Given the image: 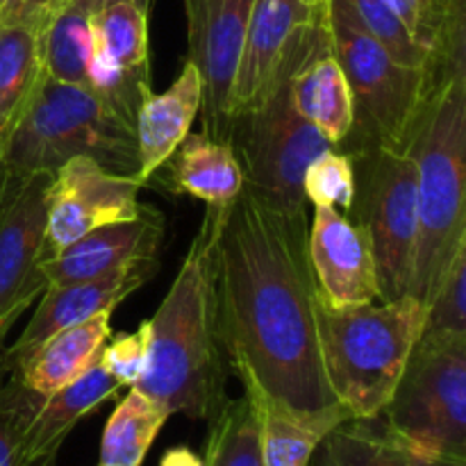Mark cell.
I'll return each mask as SVG.
<instances>
[{"instance_id": "ab89813d", "label": "cell", "mask_w": 466, "mask_h": 466, "mask_svg": "<svg viewBox=\"0 0 466 466\" xmlns=\"http://www.w3.org/2000/svg\"><path fill=\"white\" fill-rule=\"evenodd\" d=\"M0 155H3V132H0Z\"/></svg>"}, {"instance_id": "e0dca14e", "label": "cell", "mask_w": 466, "mask_h": 466, "mask_svg": "<svg viewBox=\"0 0 466 466\" xmlns=\"http://www.w3.org/2000/svg\"><path fill=\"white\" fill-rule=\"evenodd\" d=\"M296 109L317 127L330 148L339 150L353 132L355 107L349 80L332 50L328 14L314 30L303 59L291 73Z\"/></svg>"}, {"instance_id": "9a60e30c", "label": "cell", "mask_w": 466, "mask_h": 466, "mask_svg": "<svg viewBox=\"0 0 466 466\" xmlns=\"http://www.w3.org/2000/svg\"><path fill=\"white\" fill-rule=\"evenodd\" d=\"M308 255L321 305L344 309L382 300L367 235L337 208H314Z\"/></svg>"}, {"instance_id": "4316f807", "label": "cell", "mask_w": 466, "mask_h": 466, "mask_svg": "<svg viewBox=\"0 0 466 466\" xmlns=\"http://www.w3.org/2000/svg\"><path fill=\"white\" fill-rule=\"evenodd\" d=\"M171 414L153 399L130 387L116 405L100 440V462L112 466H141Z\"/></svg>"}, {"instance_id": "ba28073f", "label": "cell", "mask_w": 466, "mask_h": 466, "mask_svg": "<svg viewBox=\"0 0 466 466\" xmlns=\"http://www.w3.org/2000/svg\"><path fill=\"white\" fill-rule=\"evenodd\" d=\"M291 73L262 103L232 118L228 141L239 159L244 189L250 196L287 217H308L305 168L330 144L296 109Z\"/></svg>"}, {"instance_id": "2e32d148", "label": "cell", "mask_w": 466, "mask_h": 466, "mask_svg": "<svg viewBox=\"0 0 466 466\" xmlns=\"http://www.w3.org/2000/svg\"><path fill=\"white\" fill-rule=\"evenodd\" d=\"M164 237L162 214L144 205L139 217L127 221L105 223L68 244L53 258L39 262L46 285H68L89 280L109 271L155 259Z\"/></svg>"}, {"instance_id": "3957f363", "label": "cell", "mask_w": 466, "mask_h": 466, "mask_svg": "<svg viewBox=\"0 0 466 466\" xmlns=\"http://www.w3.org/2000/svg\"><path fill=\"white\" fill-rule=\"evenodd\" d=\"M405 153L417 167V246L408 296L426 308L466 246V62L435 64V85Z\"/></svg>"}, {"instance_id": "8fae6325", "label": "cell", "mask_w": 466, "mask_h": 466, "mask_svg": "<svg viewBox=\"0 0 466 466\" xmlns=\"http://www.w3.org/2000/svg\"><path fill=\"white\" fill-rule=\"evenodd\" d=\"M144 182L105 168L91 157H71L57 168L50 185L44 259L53 258L86 232L105 223L139 217L137 194Z\"/></svg>"}, {"instance_id": "60d3db41", "label": "cell", "mask_w": 466, "mask_h": 466, "mask_svg": "<svg viewBox=\"0 0 466 466\" xmlns=\"http://www.w3.org/2000/svg\"><path fill=\"white\" fill-rule=\"evenodd\" d=\"M100 466H112V464H103V462H100Z\"/></svg>"}, {"instance_id": "44dd1931", "label": "cell", "mask_w": 466, "mask_h": 466, "mask_svg": "<svg viewBox=\"0 0 466 466\" xmlns=\"http://www.w3.org/2000/svg\"><path fill=\"white\" fill-rule=\"evenodd\" d=\"M109 319L112 314H98L89 321L57 332L30 358L23 360L12 373L21 378L27 390L48 399L55 391L76 382L98 362L105 344L112 337Z\"/></svg>"}, {"instance_id": "4dcf8cb0", "label": "cell", "mask_w": 466, "mask_h": 466, "mask_svg": "<svg viewBox=\"0 0 466 466\" xmlns=\"http://www.w3.org/2000/svg\"><path fill=\"white\" fill-rule=\"evenodd\" d=\"M419 337L466 339V246L455 253L449 271L426 305Z\"/></svg>"}, {"instance_id": "5bb4252c", "label": "cell", "mask_w": 466, "mask_h": 466, "mask_svg": "<svg viewBox=\"0 0 466 466\" xmlns=\"http://www.w3.org/2000/svg\"><path fill=\"white\" fill-rule=\"evenodd\" d=\"M155 271H157V258L141 259L89 280L46 287L30 323L21 332L16 344L0 353V376L12 373L23 360L30 358L57 332L89 321L98 314H112L127 296L141 289L155 276Z\"/></svg>"}, {"instance_id": "603a6c76", "label": "cell", "mask_w": 466, "mask_h": 466, "mask_svg": "<svg viewBox=\"0 0 466 466\" xmlns=\"http://www.w3.org/2000/svg\"><path fill=\"white\" fill-rule=\"evenodd\" d=\"M314 466H466L428 458L385 431L378 419H350L337 426L321 446Z\"/></svg>"}, {"instance_id": "74e56055", "label": "cell", "mask_w": 466, "mask_h": 466, "mask_svg": "<svg viewBox=\"0 0 466 466\" xmlns=\"http://www.w3.org/2000/svg\"><path fill=\"white\" fill-rule=\"evenodd\" d=\"M59 3H64V0H59ZM59 3H57V5H59ZM77 3H82V5H85V7H89L91 12H96V9L105 7V5L114 3V0H77ZM130 3L139 5L141 9H146V12H148V7H150V0H130Z\"/></svg>"}, {"instance_id": "8992f818", "label": "cell", "mask_w": 466, "mask_h": 466, "mask_svg": "<svg viewBox=\"0 0 466 466\" xmlns=\"http://www.w3.org/2000/svg\"><path fill=\"white\" fill-rule=\"evenodd\" d=\"M328 30L355 107L353 132L339 150L355 153L367 146H382L405 153L435 85V66L410 68L396 62L360 25L344 0L328 3Z\"/></svg>"}, {"instance_id": "f546056e", "label": "cell", "mask_w": 466, "mask_h": 466, "mask_svg": "<svg viewBox=\"0 0 466 466\" xmlns=\"http://www.w3.org/2000/svg\"><path fill=\"white\" fill-rule=\"evenodd\" d=\"M360 21V25L391 55L399 64L410 68H432L435 59L421 48L408 27L390 9L385 0H344Z\"/></svg>"}, {"instance_id": "cb8c5ba5", "label": "cell", "mask_w": 466, "mask_h": 466, "mask_svg": "<svg viewBox=\"0 0 466 466\" xmlns=\"http://www.w3.org/2000/svg\"><path fill=\"white\" fill-rule=\"evenodd\" d=\"M44 25L46 18L0 25V132L12 126L44 76Z\"/></svg>"}, {"instance_id": "83f0119b", "label": "cell", "mask_w": 466, "mask_h": 466, "mask_svg": "<svg viewBox=\"0 0 466 466\" xmlns=\"http://www.w3.org/2000/svg\"><path fill=\"white\" fill-rule=\"evenodd\" d=\"M203 466H264L258 410L246 394L209 419Z\"/></svg>"}, {"instance_id": "484cf974", "label": "cell", "mask_w": 466, "mask_h": 466, "mask_svg": "<svg viewBox=\"0 0 466 466\" xmlns=\"http://www.w3.org/2000/svg\"><path fill=\"white\" fill-rule=\"evenodd\" d=\"M96 46L132 80L150 82L148 12L130 0H114L91 14Z\"/></svg>"}, {"instance_id": "d4e9b609", "label": "cell", "mask_w": 466, "mask_h": 466, "mask_svg": "<svg viewBox=\"0 0 466 466\" xmlns=\"http://www.w3.org/2000/svg\"><path fill=\"white\" fill-rule=\"evenodd\" d=\"M91 9L64 0L46 18L41 32L44 71L57 82L86 86L91 57Z\"/></svg>"}, {"instance_id": "52a82bcc", "label": "cell", "mask_w": 466, "mask_h": 466, "mask_svg": "<svg viewBox=\"0 0 466 466\" xmlns=\"http://www.w3.org/2000/svg\"><path fill=\"white\" fill-rule=\"evenodd\" d=\"M378 421L417 453L466 464V339L419 337Z\"/></svg>"}, {"instance_id": "7c38bea8", "label": "cell", "mask_w": 466, "mask_h": 466, "mask_svg": "<svg viewBox=\"0 0 466 466\" xmlns=\"http://www.w3.org/2000/svg\"><path fill=\"white\" fill-rule=\"evenodd\" d=\"M191 62L203 82V132L230 137V96L253 0H182Z\"/></svg>"}, {"instance_id": "ac0fdd59", "label": "cell", "mask_w": 466, "mask_h": 466, "mask_svg": "<svg viewBox=\"0 0 466 466\" xmlns=\"http://www.w3.org/2000/svg\"><path fill=\"white\" fill-rule=\"evenodd\" d=\"M200 105H203V82L191 62H185L180 76L164 94H153V89L146 91L135 121L137 153H139L137 177L144 185L168 162L173 150L189 135Z\"/></svg>"}, {"instance_id": "277c9868", "label": "cell", "mask_w": 466, "mask_h": 466, "mask_svg": "<svg viewBox=\"0 0 466 466\" xmlns=\"http://www.w3.org/2000/svg\"><path fill=\"white\" fill-rule=\"evenodd\" d=\"M71 157H91L123 176H137L135 123L89 86L39 77L25 107L3 132L0 203L35 173L55 176Z\"/></svg>"}, {"instance_id": "5b68a950", "label": "cell", "mask_w": 466, "mask_h": 466, "mask_svg": "<svg viewBox=\"0 0 466 466\" xmlns=\"http://www.w3.org/2000/svg\"><path fill=\"white\" fill-rule=\"evenodd\" d=\"M423 317L426 308L412 296L344 309L319 303L328 385L350 417H380L417 346Z\"/></svg>"}, {"instance_id": "7a4b0ae2", "label": "cell", "mask_w": 466, "mask_h": 466, "mask_svg": "<svg viewBox=\"0 0 466 466\" xmlns=\"http://www.w3.org/2000/svg\"><path fill=\"white\" fill-rule=\"evenodd\" d=\"M212 246L214 209L208 205L171 289L148 321V362L132 385L168 414L208 421L228 400Z\"/></svg>"}, {"instance_id": "836d02e7", "label": "cell", "mask_w": 466, "mask_h": 466, "mask_svg": "<svg viewBox=\"0 0 466 466\" xmlns=\"http://www.w3.org/2000/svg\"><path fill=\"white\" fill-rule=\"evenodd\" d=\"M148 321L135 332H121L116 337H109L100 353V367L121 387L137 385L139 378L144 376L146 362H148Z\"/></svg>"}, {"instance_id": "6da1fadb", "label": "cell", "mask_w": 466, "mask_h": 466, "mask_svg": "<svg viewBox=\"0 0 466 466\" xmlns=\"http://www.w3.org/2000/svg\"><path fill=\"white\" fill-rule=\"evenodd\" d=\"M209 208L218 335L241 385L296 412L339 405L323 369L308 217L276 212L246 189Z\"/></svg>"}, {"instance_id": "8d00e7d4", "label": "cell", "mask_w": 466, "mask_h": 466, "mask_svg": "<svg viewBox=\"0 0 466 466\" xmlns=\"http://www.w3.org/2000/svg\"><path fill=\"white\" fill-rule=\"evenodd\" d=\"M435 3L449 18L464 16V0H435Z\"/></svg>"}, {"instance_id": "7402d4cb", "label": "cell", "mask_w": 466, "mask_h": 466, "mask_svg": "<svg viewBox=\"0 0 466 466\" xmlns=\"http://www.w3.org/2000/svg\"><path fill=\"white\" fill-rule=\"evenodd\" d=\"M164 167L173 191L205 205H230L244 191V173L230 141H217L205 132H189Z\"/></svg>"}, {"instance_id": "9c48e42d", "label": "cell", "mask_w": 466, "mask_h": 466, "mask_svg": "<svg viewBox=\"0 0 466 466\" xmlns=\"http://www.w3.org/2000/svg\"><path fill=\"white\" fill-rule=\"evenodd\" d=\"M355 168L353 221L367 235L382 300L408 296L417 246V167L400 150L367 146L346 153Z\"/></svg>"}, {"instance_id": "e575fe53", "label": "cell", "mask_w": 466, "mask_h": 466, "mask_svg": "<svg viewBox=\"0 0 466 466\" xmlns=\"http://www.w3.org/2000/svg\"><path fill=\"white\" fill-rule=\"evenodd\" d=\"M59 0H0V25L3 23L36 21L48 18Z\"/></svg>"}, {"instance_id": "d6986e66", "label": "cell", "mask_w": 466, "mask_h": 466, "mask_svg": "<svg viewBox=\"0 0 466 466\" xmlns=\"http://www.w3.org/2000/svg\"><path fill=\"white\" fill-rule=\"evenodd\" d=\"M121 390L116 380L96 362L76 382L41 403L23 441V466H55L57 451L80 419L94 412Z\"/></svg>"}, {"instance_id": "d6a6232c", "label": "cell", "mask_w": 466, "mask_h": 466, "mask_svg": "<svg viewBox=\"0 0 466 466\" xmlns=\"http://www.w3.org/2000/svg\"><path fill=\"white\" fill-rule=\"evenodd\" d=\"M303 196L314 208H341L350 214L355 198L353 159L335 148L317 155L305 168Z\"/></svg>"}, {"instance_id": "1f68e13d", "label": "cell", "mask_w": 466, "mask_h": 466, "mask_svg": "<svg viewBox=\"0 0 466 466\" xmlns=\"http://www.w3.org/2000/svg\"><path fill=\"white\" fill-rule=\"evenodd\" d=\"M44 396L35 394L16 373L0 376V466H23V441Z\"/></svg>"}, {"instance_id": "f1b7e54d", "label": "cell", "mask_w": 466, "mask_h": 466, "mask_svg": "<svg viewBox=\"0 0 466 466\" xmlns=\"http://www.w3.org/2000/svg\"><path fill=\"white\" fill-rule=\"evenodd\" d=\"M435 62L464 55V16L449 18L435 0H385Z\"/></svg>"}, {"instance_id": "d590c367", "label": "cell", "mask_w": 466, "mask_h": 466, "mask_svg": "<svg viewBox=\"0 0 466 466\" xmlns=\"http://www.w3.org/2000/svg\"><path fill=\"white\" fill-rule=\"evenodd\" d=\"M159 466H203V460L198 455L191 453L189 449L180 446V449H171L162 458V464Z\"/></svg>"}, {"instance_id": "30bf717a", "label": "cell", "mask_w": 466, "mask_h": 466, "mask_svg": "<svg viewBox=\"0 0 466 466\" xmlns=\"http://www.w3.org/2000/svg\"><path fill=\"white\" fill-rule=\"evenodd\" d=\"M328 7L305 0H253L244 48L230 96V126L237 114L262 103L296 68Z\"/></svg>"}, {"instance_id": "ffe728a7", "label": "cell", "mask_w": 466, "mask_h": 466, "mask_svg": "<svg viewBox=\"0 0 466 466\" xmlns=\"http://www.w3.org/2000/svg\"><path fill=\"white\" fill-rule=\"evenodd\" d=\"M244 394L258 410L264 466H312L321 441L337 426L353 419L341 403L308 414L276 403L255 387L244 385Z\"/></svg>"}, {"instance_id": "f35d334b", "label": "cell", "mask_w": 466, "mask_h": 466, "mask_svg": "<svg viewBox=\"0 0 466 466\" xmlns=\"http://www.w3.org/2000/svg\"><path fill=\"white\" fill-rule=\"evenodd\" d=\"M305 3L314 9H323V7H328V3H330V0H305Z\"/></svg>"}, {"instance_id": "4fadbf2b", "label": "cell", "mask_w": 466, "mask_h": 466, "mask_svg": "<svg viewBox=\"0 0 466 466\" xmlns=\"http://www.w3.org/2000/svg\"><path fill=\"white\" fill-rule=\"evenodd\" d=\"M53 176L35 173L0 203V344L18 317L39 299Z\"/></svg>"}]
</instances>
